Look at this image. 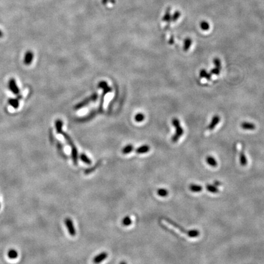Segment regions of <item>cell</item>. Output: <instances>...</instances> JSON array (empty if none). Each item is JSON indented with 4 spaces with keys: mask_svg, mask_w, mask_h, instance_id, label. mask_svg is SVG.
Listing matches in <instances>:
<instances>
[{
    "mask_svg": "<svg viewBox=\"0 0 264 264\" xmlns=\"http://www.w3.org/2000/svg\"><path fill=\"white\" fill-rule=\"evenodd\" d=\"M207 162L208 163L209 165H210V166H213V167H215L217 165V162L216 161V160L213 158L212 157H208L207 158Z\"/></svg>",
    "mask_w": 264,
    "mask_h": 264,
    "instance_id": "15",
    "label": "cell"
},
{
    "mask_svg": "<svg viewBox=\"0 0 264 264\" xmlns=\"http://www.w3.org/2000/svg\"><path fill=\"white\" fill-rule=\"evenodd\" d=\"M108 0H101V3L105 5L108 3Z\"/></svg>",
    "mask_w": 264,
    "mask_h": 264,
    "instance_id": "31",
    "label": "cell"
},
{
    "mask_svg": "<svg viewBox=\"0 0 264 264\" xmlns=\"http://www.w3.org/2000/svg\"><path fill=\"white\" fill-rule=\"evenodd\" d=\"M131 223H132L131 219L129 217H125L123 220V221H122V224H123V226H128L131 225Z\"/></svg>",
    "mask_w": 264,
    "mask_h": 264,
    "instance_id": "18",
    "label": "cell"
},
{
    "mask_svg": "<svg viewBox=\"0 0 264 264\" xmlns=\"http://www.w3.org/2000/svg\"><path fill=\"white\" fill-rule=\"evenodd\" d=\"M79 158H80L81 160H82L83 162H84V163H85L86 164L90 165L91 163H92V162H91V160L85 154H81Z\"/></svg>",
    "mask_w": 264,
    "mask_h": 264,
    "instance_id": "16",
    "label": "cell"
},
{
    "mask_svg": "<svg viewBox=\"0 0 264 264\" xmlns=\"http://www.w3.org/2000/svg\"><path fill=\"white\" fill-rule=\"evenodd\" d=\"M149 150H150V147L149 146L144 145V146H140L139 147H138L136 150V152L137 154H145V153L148 152L149 151Z\"/></svg>",
    "mask_w": 264,
    "mask_h": 264,
    "instance_id": "10",
    "label": "cell"
},
{
    "mask_svg": "<svg viewBox=\"0 0 264 264\" xmlns=\"http://www.w3.org/2000/svg\"><path fill=\"white\" fill-rule=\"evenodd\" d=\"M0 208H1V205H0Z\"/></svg>",
    "mask_w": 264,
    "mask_h": 264,
    "instance_id": "34",
    "label": "cell"
},
{
    "mask_svg": "<svg viewBox=\"0 0 264 264\" xmlns=\"http://www.w3.org/2000/svg\"><path fill=\"white\" fill-rule=\"evenodd\" d=\"M8 104L14 109H17L19 106V100L18 98H9L8 100Z\"/></svg>",
    "mask_w": 264,
    "mask_h": 264,
    "instance_id": "11",
    "label": "cell"
},
{
    "mask_svg": "<svg viewBox=\"0 0 264 264\" xmlns=\"http://www.w3.org/2000/svg\"><path fill=\"white\" fill-rule=\"evenodd\" d=\"M240 163L241 165L245 166L247 164V159L243 152H241L240 154Z\"/></svg>",
    "mask_w": 264,
    "mask_h": 264,
    "instance_id": "17",
    "label": "cell"
},
{
    "mask_svg": "<svg viewBox=\"0 0 264 264\" xmlns=\"http://www.w3.org/2000/svg\"><path fill=\"white\" fill-rule=\"evenodd\" d=\"M241 128L244 130H253L256 128V125L255 124H253L252 123H247V122H245V123H243L241 125Z\"/></svg>",
    "mask_w": 264,
    "mask_h": 264,
    "instance_id": "9",
    "label": "cell"
},
{
    "mask_svg": "<svg viewBox=\"0 0 264 264\" xmlns=\"http://www.w3.org/2000/svg\"><path fill=\"white\" fill-rule=\"evenodd\" d=\"M220 120V117L219 116H218V115L214 116L212 118V120L211 121L210 124L208 126V129H209L210 130H214L215 128V127L218 125V124L219 123Z\"/></svg>",
    "mask_w": 264,
    "mask_h": 264,
    "instance_id": "8",
    "label": "cell"
},
{
    "mask_svg": "<svg viewBox=\"0 0 264 264\" xmlns=\"http://www.w3.org/2000/svg\"><path fill=\"white\" fill-rule=\"evenodd\" d=\"M34 58V53L31 51H28L26 52L24 56V64L26 66H29L31 64Z\"/></svg>",
    "mask_w": 264,
    "mask_h": 264,
    "instance_id": "6",
    "label": "cell"
},
{
    "mask_svg": "<svg viewBox=\"0 0 264 264\" xmlns=\"http://www.w3.org/2000/svg\"><path fill=\"white\" fill-rule=\"evenodd\" d=\"M107 257H108V254L106 252H101L94 258L93 262L94 264H99L101 262L104 261Z\"/></svg>",
    "mask_w": 264,
    "mask_h": 264,
    "instance_id": "7",
    "label": "cell"
},
{
    "mask_svg": "<svg viewBox=\"0 0 264 264\" xmlns=\"http://www.w3.org/2000/svg\"><path fill=\"white\" fill-rule=\"evenodd\" d=\"M55 126H56L57 133L61 134L62 135H63L64 138L67 141V143L70 146L71 149H72V160H73V163L75 165H77L78 163V151L76 148V146H75V144L74 143V142L72 141V139H71L70 136L68 135H67L66 133H65L64 132H63V131L62 130V127H63L62 120L60 119L56 120Z\"/></svg>",
    "mask_w": 264,
    "mask_h": 264,
    "instance_id": "1",
    "label": "cell"
},
{
    "mask_svg": "<svg viewBox=\"0 0 264 264\" xmlns=\"http://www.w3.org/2000/svg\"><path fill=\"white\" fill-rule=\"evenodd\" d=\"M97 98H98V95H97L96 93H94V94H93L92 96H91L90 97H89L86 98L84 101H82V102L79 103V104H78V105L75 106V109H78L82 108H83V106L87 105L90 102V101H96V100L97 99Z\"/></svg>",
    "mask_w": 264,
    "mask_h": 264,
    "instance_id": "5",
    "label": "cell"
},
{
    "mask_svg": "<svg viewBox=\"0 0 264 264\" xmlns=\"http://www.w3.org/2000/svg\"><path fill=\"white\" fill-rule=\"evenodd\" d=\"M191 45V40L190 39H189V38H187L185 40L184 47V51H188L189 50Z\"/></svg>",
    "mask_w": 264,
    "mask_h": 264,
    "instance_id": "22",
    "label": "cell"
},
{
    "mask_svg": "<svg viewBox=\"0 0 264 264\" xmlns=\"http://www.w3.org/2000/svg\"><path fill=\"white\" fill-rule=\"evenodd\" d=\"M100 164H101V162H98V163H97L94 166V168H89V169H86V170L85 171V174H89L90 173H91V172H94V171L96 169H97V168H98V166H100Z\"/></svg>",
    "mask_w": 264,
    "mask_h": 264,
    "instance_id": "23",
    "label": "cell"
},
{
    "mask_svg": "<svg viewBox=\"0 0 264 264\" xmlns=\"http://www.w3.org/2000/svg\"><path fill=\"white\" fill-rule=\"evenodd\" d=\"M157 194L161 197H165L168 195V191L166 189L161 188L157 191Z\"/></svg>",
    "mask_w": 264,
    "mask_h": 264,
    "instance_id": "19",
    "label": "cell"
},
{
    "mask_svg": "<svg viewBox=\"0 0 264 264\" xmlns=\"http://www.w3.org/2000/svg\"><path fill=\"white\" fill-rule=\"evenodd\" d=\"M179 17H180V13L179 12H176L175 14L173 15V17H172V22H176Z\"/></svg>",
    "mask_w": 264,
    "mask_h": 264,
    "instance_id": "30",
    "label": "cell"
},
{
    "mask_svg": "<svg viewBox=\"0 0 264 264\" xmlns=\"http://www.w3.org/2000/svg\"><path fill=\"white\" fill-rule=\"evenodd\" d=\"M65 225L66 226V228L68 230V232L69 233V234L72 236V237H74L76 235V230L75 228L74 227V223L70 218H67L65 219Z\"/></svg>",
    "mask_w": 264,
    "mask_h": 264,
    "instance_id": "3",
    "label": "cell"
},
{
    "mask_svg": "<svg viewBox=\"0 0 264 264\" xmlns=\"http://www.w3.org/2000/svg\"><path fill=\"white\" fill-rule=\"evenodd\" d=\"M190 190L193 192H200L202 190V187L196 185H191L190 187Z\"/></svg>",
    "mask_w": 264,
    "mask_h": 264,
    "instance_id": "21",
    "label": "cell"
},
{
    "mask_svg": "<svg viewBox=\"0 0 264 264\" xmlns=\"http://www.w3.org/2000/svg\"><path fill=\"white\" fill-rule=\"evenodd\" d=\"M206 188L209 191L211 192V193H216L219 192V190L217 187H214L212 185H207Z\"/></svg>",
    "mask_w": 264,
    "mask_h": 264,
    "instance_id": "26",
    "label": "cell"
},
{
    "mask_svg": "<svg viewBox=\"0 0 264 264\" xmlns=\"http://www.w3.org/2000/svg\"><path fill=\"white\" fill-rule=\"evenodd\" d=\"M199 76L201 78H205L208 80H210L211 78V74L207 73V71L204 69H202L199 72Z\"/></svg>",
    "mask_w": 264,
    "mask_h": 264,
    "instance_id": "12",
    "label": "cell"
},
{
    "mask_svg": "<svg viewBox=\"0 0 264 264\" xmlns=\"http://www.w3.org/2000/svg\"><path fill=\"white\" fill-rule=\"evenodd\" d=\"M172 124L174 126V127L176 128V134L173 136H172V142H174V143H176V142H177L179 140L180 137L183 135L184 131V129L182 128V126H180V121L178 119L174 118L173 119H172Z\"/></svg>",
    "mask_w": 264,
    "mask_h": 264,
    "instance_id": "2",
    "label": "cell"
},
{
    "mask_svg": "<svg viewBox=\"0 0 264 264\" xmlns=\"http://www.w3.org/2000/svg\"><path fill=\"white\" fill-rule=\"evenodd\" d=\"M199 232L198 230H193L188 231V236L190 237H196L199 236Z\"/></svg>",
    "mask_w": 264,
    "mask_h": 264,
    "instance_id": "24",
    "label": "cell"
},
{
    "mask_svg": "<svg viewBox=\"0 0 264 264\" xmlns=\"http://www.w3.org/2000/svg\"><path fill=\"white\" fill-rule=\"evenodd\" d=\"M145 116L142 113H138L135 115V120L137 122V123H141V122L143 121L144 120Z\"/></svg>",
    "mask_w": 264,
    "mask_h": 264,
    "instance_id": "20",
    "label": "cell"
},
{
    "mask_svg": "<svg viewBox=\"0 0 264 264\" xmlns=\"http://www.w3.org/2000/svg\"><path fill=\"white\" fill-rule=\"evenodd\" d=\"M120 264H127V263L125 262H121Z\"/></svg>",
    "mask_w": 264,
    "mask_h": 264,
    "instance_id": "33",
    "label": "cell"
},
{
    "mask_svg": "<svg viewBox=\"0 0 264 264\" xmlns=\"http://www.w3.org/2000/svg\"><path fill=\"white\" fill-rule=\"evenodd\" d=\"M214 64L215 66V67L221 69V64L220 60L218 58H215L214 59Z\"/></svg>",
    "mask_w": 264,
    "mask_h": 264,
    "instance_id": "27",
    "label": "cell"
},
{
    "mask_svg": "<svg viewBox=\"0 0 264 264\" xmlns=\"http://www.w3.org/2000/svg\"><path fill=\"white\" fill-rule=\"evenodd\" d=\"M8 86H9V89L11 90V91L14 94L17 95L20 93V89L17 85V82H16V80L15 79V78H11L9 80Z\"/></svg>",
    "mask_w": 264,
    "mask_h": 264,
    "instance_id": "4",
    "label": "cell"
},
{
    "mask_svg": "<svg viewBox=\"0 0 264 264\" xmlns=\"http://www.w3.org/2000/svg\"><path fill=\"white\" fill-rule=\"evenodd\" d=\"M221 71V69H218V68H214L211 71H210V74L211 75H218L220 74V72Z\"/></svg>",
    "mask_w": 264,
    "mask_h": 264,
    "instance_id": "29",
    "label": "cell"
},
{
    "mask_svg": "<svg viewBox=\"0 0 264 264\" xmlns=\"http://www.w3.org/2000/svg\"><path fill=\"white\" fill-rule=\"evenodd\" d=\"M201 27L202 29L204 30V31H207V30H209V29L210 28L209 25L207 22H205L201 23Z\"/></svg>",
    "mask_w": 264,
    "mask_h": 264,
    "instance_id": "28",
    "label": "cell"
},
{
    "mask_svg": "<svg viewBox=\"0 0 264 264\" xmlns=\"http://www.w3.org/2000/svg\"><path fill=\"white\" fill-rule=\"evenodd\" d=\"M133 150V146L131 145V144H128L126 146H125L123 150H122V152L124 154H130L131 152H132V150Z\"/></svg>",
    "mask_w": 264,
    "mask_h": 264,
    "instance_id": "14",
    "label": "cell"
},
{
    "mask_svg": "<svg viewBox=\"0 0 264 264\" xmlns=\"http://www.w3.org/2000/svg\"><path fill=\"white\" fill-rule=\"evenodd\" d=\"M7 256L11 259H16L18 257V252L15 249H11L7 252Z\"/></svg>",
    "mask_w": 264,
    "mask_h": 264,
    "instance_id": "13",
    "label": "cell"
},
{
    "mask_svg": "<svg viewBox=\"0 0 264 264\" xmlns=\"http://www.w3.org/2000/svg\"><path fill=\"white\" fill-rule=\"evenodd\" d=\"M169 9H167V11L166 12V14H165V16H164V17H163V21L164 22H166V23H168V22H169V20H170V19H171V16H170V12H169Z\"/></svg>",
    "mask_w": 264,
    "mask_h": 264,
    "instance_id": "25",
    "label": "cell"
},
{
    "mask_svg": "<svg viewBox=\"0 0 264 264\" xmlns=\"http://www.w3.org/2000/svg\"><path fill=\"white\" fill-rule=\"evenodd\" d=\"M3 37V33L2 32V31L0 29V38H1Z\"/></svg>",
    "mask_w": 264,
    "mask_h": 264,
    "instance_id": "32",
    "label": "cell"
}]
</instances>
